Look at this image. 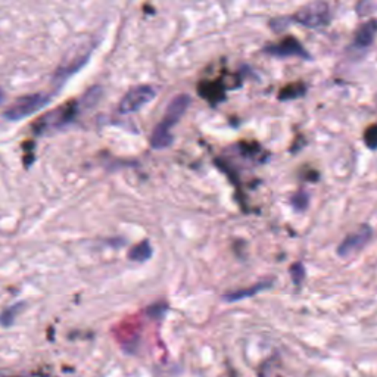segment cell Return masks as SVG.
<instances>
[{
	"instance_id": "cell-1",
	"label": "cell",
	"mask_w": 377,
	"mask_h": 377,
	"mask_svg": "<svg viewBox=\"0 0 377 377\" xmlns=\"http://www.w3.org/2000/svg\"><path fill=\"white\" fill-rule=\"evenodd\" d=\"M50 96L46 93H33L18 98L10 107L5 111V118L9 121H21L27 117H31L41 108L49 105Z\"/></svg>"
},
{
	"instance_id": "cell-2",
	"label": "cell",
	"mask_w": 377,
	"mask_h": 377,
	"mask_svg": "<svg viewBox=\"0 0 377 377\" xmlns=\"http://www.w3.org/2000/svg\"><path fill=\"white\" fill-rule=\"evenodd\" d=\"M293 18H295L297 23H299L301 25H305L308 28H319L326 25L332 15L327 3L314 2L302 6Z\"/></svg>"
},
{
	"instance_id": "cell-3",
	"label": "cell",
	"mask_w": 377,
	"mask_h": 377,
	"mask_svg": "<svg viewBox=\"0 0 377 377\" xmlns=\"http://www.w3.org/2000/svg\"><path fill=\"white\" fill-rule=\"evenodd\" d=\"M156 96V89L149 85H142L131 89L120 102L121 114H133L151 103Z\"/></svg>"
},
{
	"instance_id": "cell-4",
	"label": "cell",
	"mask_w": 377,
	"mask_h": 377,
	"mask_svg": "<svg viewBox=\"0 0 377 377\" xmlns=\"http://www.w3.org/2000/svg\"><path fill=\"white\" fill-rule=\"evenodd\" d=\"M371 227L364 224L355 230L354 233L345 237L343 242L338 248V255L342 258H349L352 255H357L363 248H365L371 239Z\"/></svg>"
},
{
	"instance_id": "cell-5",
	"label": "cell",
	"mask_w": 377,
	"mask_h": 377,
	"mask_svg": "<svg viewBox=\"0 0 377 377\" xmlns=\"http://www.w3.org/2000/svg\"><path fill=\"white\" fill-rule=\"evenodd\" d=\"M188 105H191V96H187V94H179V96H175L170 105L169 108L165 111L164 120L156 125V129L162 130L165 133H170V130L174 127V125L180 121V118L186 114Z\"/></svg>"
},
{
	"instance_id": "cell-6",
	"label": "cell",
	"mask_w": 377,
	"mask_h": 377,
	"mask_svg": "<svg viewBox=\"0 0 377 377\" xmlns=\"http://www.w3.org/2000/svg\"><path fill=\"white\" fill-rule=\"evenodd\" d=\"M264 52L270 55H274L279 58H286V56H301V58H310L303 47L301 46L299 41L297 39L286 37L285 40H281L277 45H271L264 49Z\"/></svg>"
},
{
	"instance_id": "cell-7",
	"label": "cell",
	"mask_w": 377,
	"mask_h": 377,
	"mask_svg": "<svg viewBox=\"0 0 377 377\" xmlns=\"http://www.w3.org/2000/svg\"><path fill=\"white\" fill-rule=\"evenodd\" d=\"M376 33H377V21H369V23L363 24L357 30V34H355V40H354L355 47L358 49L369 47L373 43Z\"/></svg>"
},
{
	"instance_id": "cell-8",
	"label": "cell",
	"mask_w": 377,
	"mask_h": 377,
	"mask_svg": "<svg viewBox=\"0 0 377 377\" xmlns=\"http://www.w3.org/2000/svg\"><path fill=\"white\" fill-rule=\"evenodd\" d=\"M267 288H270V283H259V285L250 286L248 289H240V290H236V292H230V293H227V295L224 298L228 302H235V301H240V299L254 297V295H257L258 292L264 290Z\"/></svg>"
},
{
	"instance_id": "cell-9",
	"label": "cell",
	"mask_w": 377,
	"mask_h": 377,
	"mask_svg": "<svg viewBox=\"0 0 377 377\" xmlns=\"http://www.w3.org/2000/svg\"><path fill=\"white\" fill-rule=\"evenodd\" d=\"M152 257V246L148 240H143L139 245L133 246L129 250V258L131 261H138V263H144Z\"/></svg>"
},
{
	"instance_id": "cell-10",
	"label": "cell",
	"mask_w": 377,
	"mask_h": 377,
	"mask_svg": "<svg viewBox=\"0 0 377 377\" xmlns=\"http://www.w3.org/2000/svg\"><path fill=\"white\" fill-rule=\"evenodd\" d=\"M23 307L24 303H17V305L6 308L2 314H0V324H2V326H10V324L15 321L19 311L23 310Z\"/></svg>"
},
{
	"instance_id": "cell-11",
	"label": "cell",
	"mask_w": 377,
	"mask_h": 377,
	"mask_svg": "<svg viewBox=\"0 0 377 377\" xmlns=\"http://www.w3.org/2000/svg\"><path fill=\"white\" fill-rule=\"evenodd\" d=\"M365 144L369 146L370 149H377V127H371L365 131Z\"/></svg>"
},
{
	"instance_id": "cell-12",
	"label": "cell",
	"mask_w": 377,
	"mask_h": 377,
	"mask_svg": "<svg viewBox=\"0 0 377 377\" xmlns=\"http://www.w3.org/2000/svg\"><path fill=\"white\" fill-rule=\"evenodd\" d=\"M290 274L293 277V280H295V283H301L302 279L305 277V270H303L302 264H295V266H292L290 268Z\"/></svg>"
},
{
	"instance_id": "cell-13",
	"label": "cell",
	"mask_w": 377,
	"mask_h": 377,
	"mask_svg": "<svg viewBox=\"0 0 377 377\" xmlns=\"http://www.w3.org/2000/svg\"><path fill=\"white\" fill-rule=\"evenodd\" d=\"M3 100H5V91L2 87H0V103H2Z\"/></svg>"
},
{
	"instance_id": "cell-14",
	"label": "cell",
	"mask_w": 377,
	"mask_h": 377,
	"mask_svg": "<svg viewBox=\"0 0 377 377\" xmlns=\"http://www.w3.org/2000/svg\"><path fill=\"white\" fill-rule=\"evenodd\" d=\"M0 377H8V376H3V374H0Z\"/></svg>"
}]
</instances>
